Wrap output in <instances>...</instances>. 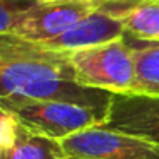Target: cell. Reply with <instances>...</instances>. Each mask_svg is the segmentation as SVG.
Instances as JSON below:
<instances>
[{
	"mask_svg": "<svg viewBox=\"0 0 159 159\" xmlns=\"http://www.w3.org/2000/svg\"><path fill=\"white\" fill-rule=\"evenodd\" d=\"M65 101L108 115L111 93L79 84L69 53L14 34H0V98Z\"/></svg>",
	"mask_w": 159,
	"mask_h": 159,
	"instance_id": "cell-1",
	"label": "cell"
},
{
	"mask_svg": "<svg viewBox=\"0 0 159 159\" xmlns=\"http://www.w3.org/2000/svg\"><path fill=\"white\" fill-rule=\"evenodd\" d=\"M0 111L12 115L26 130L55 140H63L84 128L106 121V116L93 108L65 101H33L4 96L0 98Z\"/></svg>",
	"mask_w": 159,
	"mask_h": 159,
	"instance_id": "cell-2",
	"label": "cell"
},
{
	"mask_svg": "<svg viewBox=\"0 0 159 159\" xmlns=\"http://www.w3.org/2000/svg\"><path fill=\"white\" fill-rule=\"evenodd\" d=\"M79 84L108 93H132L135 87L134 50L125 38L69 53Z\"/></svg>",
	"mask_w": 159,
	"mask_h": 159,
	"instance_id": "cell-3",
	"label": "cell"
},
{
	"mask_svg": "<svg viewBox=\"0 0 159 159\" xmlns=\"http://www.w3.org/2000/svg\"><path fill=\"white\" fill-rule=\"evenodd\" d=\"M115 0H39L17 21L11 34L26 41L45 43L63 34L70 28Z\"/></svg>",
	"mask_w": 159,
	"mask_h": 159,
	"instance_id": "cell-4",
	"label": "cell"
},
{
	"mask_svg": "<svg viewBox=\"0 0 159 159\" xmlns=\"http://www.w3.org/2000/svg\"><path fill=\"white\" fill-rule=\"evenodd\" d=\"M65 159H159V145L94 125L60 140Z\"/></svg>",
	"mask_w": 159,
	"mask_h": 159,
	"instance_id": "cell-5",
	"label": "cell"
},
{
	"mask_svg": "<svg viewBox=\"0 0 159 159\" xmlns=\"http://www.w3.org/2000/svg\"><path fill=\"white\" fill-rule=\"evenodd\" d=\"M103 125L159 145V94L111 93Z\"/></svg>",
	"mask_w": 159,
	"mask_h": 159,
	"instance_id": "cell-6",
	"label": "cell"
},
{
	"mask_svg": "<svg viewBox=\"0 0 159 159\" xmlns=\"http://www.w3.org/2000/svg\"><path fill=\"white\" fill-rule=\"evenodd\" d=\"M113 5L115 4L103 5L96 12L87 16L86 19L77 22L69 31H65L63 34L50 39V41L39 43V45L50 50L70 53L125 38L127 28H125L123 17H121V9H113Z\"/></svg>",
	"mask_w": 159,
	"mask_h": 159,
	"instance_id": "cell-7",
	"label": "cell"
},
{
	"mask_svg": "<svg viewBox=\"0 0 159 159\" xmlns=\"http://www.w3.org/2000/svg\"><path fill=\"white\" fill-rule=\"evenodd\" d=\"M127 36L159 43V0H134L121 9Z\"/></svg>",
	"mask_w": 159,
	"mask_h": 159,
	"instance_id": "cell-8",
	"label": "cell"
},
{
	"mask_svg": "<svg viewBox=\"0 0 159 159\" xmlns=\"http://www.w3.org/2000/svg\"><path fill=\"white\" fill-rule=\"evenodd\" d=\"M125 41L134 50L135 87L132 93L159 94V43L140 41L125 34Z\"/></svg>",
	"mask_w": 159,
	"mask_h": 159,
	"instance_id": "cell-9",
	"label": "cell"
},
{
	"mask_svg": "<svg viewBox=\"0 0 159 159\" xmlns=\"http://www.w3.org/2000/svg\"><path fill=\"white\" fill-rule=\"evenodd\" d=\"M0 159H65L60 140L38 135L19 127L17 139Z\"/></svg>",
	"mask_w": 159,
	"mask_h": 159,
	"instance_id": "cell-10",
	"label": "cell"
},
{
	"mask_svg": "<svg viewBox=\"0 0 159 159\" xmlns=\"http://www.w3.org/2000/svg\"><path fill=\"white\" fill-rule=\"evenodd\" d=\"M39 0H0V34H11L17 21Z\"/></svg>",
	"mask_w": 159,
	"mask_h": 159,
	"instance_id": "cell-11",
	"label": "cell"
},
{
	"mask_svg": "<svg viewBox=\"0 0 159 159\" xmlns=\"http://www.w3.org/2000/svg\"><path fill=\"white\" fill-rule=\"evenodd\" d=\"M19 127H21L19 121L12 115L0 111V156L12 147V144L17 139Z\"/></svg>",
	"mask_w": 159,
	"mask_h": 159,
	"instance_id": "cell-12",
	"label": "cell"
}]
</instances>
